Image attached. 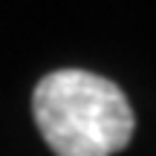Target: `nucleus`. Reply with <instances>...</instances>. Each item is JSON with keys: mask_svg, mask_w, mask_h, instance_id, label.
I'll return each instance as SVG.
<instances>
[{"mask_svg": "<svg viewBox=\"0 0 156 156\" xmlns=\"http://www.w3.org/2000/svg\"><path fill=\"white\" fill-rule=\"evenodd\" d=\"M32 110L41 136L58 156H113L133 136V110L124 93L84 69L41 78Z\"/></svg>", "mask_w": 156, "mask_h": 156, "instance_id": "1", "label": "nucleus"}]
</instances>
